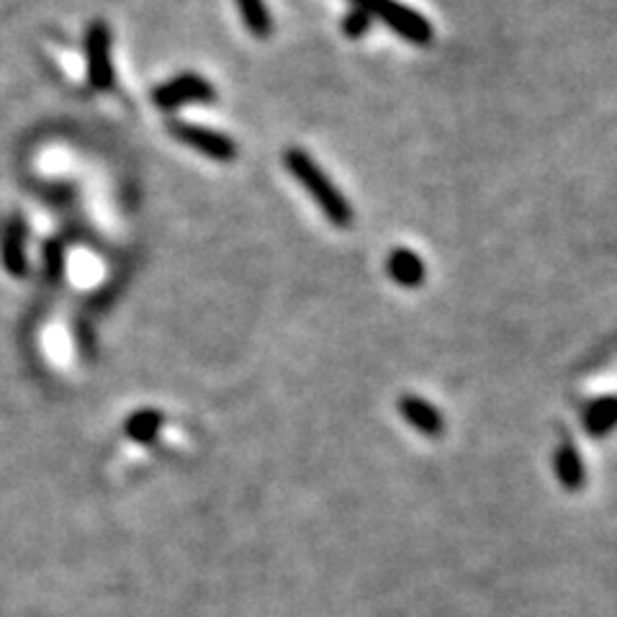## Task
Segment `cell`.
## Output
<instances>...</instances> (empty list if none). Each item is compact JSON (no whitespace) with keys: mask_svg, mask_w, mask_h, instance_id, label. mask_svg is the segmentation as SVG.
I'll return each mask as SVG.
<instances>
[{"mask_svg":"<svg viewBox=\"0 0 617 617\" xmlns=\"http://www.w3.org/2000/svg\"><path fill=\"white\" fill-rule=\"evenodd\" d=\"M386 268H389V276L394 278L399 286L414 288L425 281V263H422V258L417 252L404 250V247L391 252L389 260H386Z\"/></svg>","mask_w":617,"mask_h":617,"instance_id":"ba28073f","label":"cell"},{"mask_svg":"<svg viewBox=\"0 0 617 617\" xmlns=\"http://www.w3.org/2000/svg\"><path fill=\"white\" fill-rule=\"evenodd\" d=\"M399 412H402V417L414 427V430H420L422 435H427V438H440V435H443L445 430L443 414L438 412V407H432L430 402H425L420 396L412 394L402 396Z\"/></svg>","mask_w":617,"mask_h":617,"instance_id":"8992f818","label":"cell"},{"mask_svg":"<svg viewBox=\"0 0 617 617\" xmlns=\"http://www.w3.org/2000/svg\"><path fill=\"white\" fill-rule=\"evenodd\" d=\"M371 13L363 11V8L353 6V11L345 16V21H342V31L348 36H363L368 29H371Z\"/></svg>","mask_w":617,"mask_h":617,"instance_id":"4fadbf2b","label":"cell"},{"mask_svg":"<svg viewBox=\"0 0 617 617\" xmlns=\"http://www.w3.org/2000/svg\"><path fill=\"white\" fill-rule=\"evenodd\" d=\"M283 162H286V168L294 173V178L299 180L301 186L312 193L319 209L324 211V216H327L332 224H337V227H350V222H353V206L348 204V198L337 191L330 175L319 168L317 160H314L309 152L294 147V150H288L286 155H283Z\"/></svg>","mask_w":617,"mask_h":617,"instance_id":"6da1fadb","label":"cell"},{"mask_svg":"<svg viewBox=\"0 0 617 617\" xmlns=\"http://www.w3.org/2000/svg\"><path fill=\"white\" fill-rule=\"evenodd\" d=\"M353 6L368 11L371 18H381L386 26H391L396 34H402L407 42L417 44V47H427L435 36L430 21L414 8L402 6L399 0H353Z\"/></svg>","mask_w":617,"mask_h":617,"instance_id":"7a4b0ae2","label":"cell"},{"mask_svg":"<svg viewBox=\"0 0 617 617\" xmlns=\"http://www.w3.org/2000/svg\"><path fill=\"white\" fill-rule=\"evenodd\" d=\"M240 16L247 29L255 36H268L273 31V16H270L265 0H237Z\"/></svg>","mask_w":617,"mask_h":617,"instance_id":"7c38bea8","label":"cell"},{"mask_svg":"<svg viewBox=\"0 0 617 617\" xmlns=\"http://www.w3.org/2000/svg\"><path fill=\"white\" fill-rule=\"evenodd\" d=\"M62 268H65V252H62L60 245H49L47 247V273L52 281L62 276Z\"/></svg>","mask_w":617,"mask_h":617,"instance_id":"5bb4252c","label":"cell"},{"mask_svg":"<svg viewBox=\"0 0 617 617\" xmlns=\"http://www.w3.org/2000/svg\"><path fill=\"white\" fill-rule=\"evenodd\" d=\"M584 427L592 438H605L617 427V396L594 399L584 412Z\"/></svg>","mask_w":617,"mask_h":617,"instance_id":"9c48e42d","label":"cell"},{"mask_svg":"<svg viewBox=\"0 0 617 617\" xmlns=\"http://www.w3.org/2000/svg\"><path fill=\"white\" fill-rule=\"evenodd\" d=\"M214 88L206 78L196 75V72H183L178 78L162 83L160 88L152 93V101L157 108L173 111V108L188 106V103H209L214 101Z\"/></svg>","mask_w":617,"mask_h":617,"instance_id":"3957f363","label":"cell"},{"mask_svg":"<svg viewBox=\"0 0 617 617\" xmlns=\"http://www.w3.org/2000/svg\"><path fill=\"white\" fill-rule=\"evenodd\" d=\"M0 258L11 276H24L26 273V258H24V227L18 222L8 224L6 234H3V247H0Z\"/></svg>","mask_w":617,"mask_h":617,"instance_id":"8fae6325","label":"cell"},{"mask_svg":"<svg viewBox=\"0 0 617 617\" xmlns=\"http://www.w3.org/2000/svg\"><path fill=\"white\" fill-rule=\"evenodd\" d=\"M85 57H88V78L93 88L108 90L114 85V65H111V31L103 21H93L85 34Z\"/></svg>","mask_w":617,"mask_h":617,"instance_id":"5b68a950","label":"cell"},{"mask_svg":"<svg viewBox=\"0 0 617 617\" xmlns=\"http://www.w3.org/2000/svg\"><path fill=\"white\" fill-rule=\"evenodd\" d=\"M170 134H173L175 139H180L183 144H188L191 150L211 157V160L229 162L234 160V155H237V144H234V139L222 132H214V129L186 124V121H173V124H170Z\"/></svg>","mask_w":617,"mask_h":617,"instance_id":"277c9868","label":"cell"},{"mask_svg":"<svg viewBox=\"0 0 617 617\" xmlns=\"http://www.w3.org/2000/svg\"><path fill=\"white\" fill-rule=\"evenodd\" d=\"M553 466H556L558 481H561L569 492H579L584 481H587V468H584L582 456H579V448H576L569 438L558 443L556 456H553Z\"/></svg>","mask_w":617,"mask_h":617,"instance_id":"52a82bcc","label":"cell"},{"mask_svg":"<svg viewBox=\"0 0 617 617\" xmlns=\"http://www.w3.org/2000/svg\"><path fill=\"white\" fill-rule=\"evenodd\" d=\"M162 425H165V417H162L157 409H139V412H134L132 417L124 422V432L134 443L150 445L157 440Z\"/></svg>","mask_w":617,"mask_h":617,"instance_id":"30bf717a","label":"cell"}]
</instances>
